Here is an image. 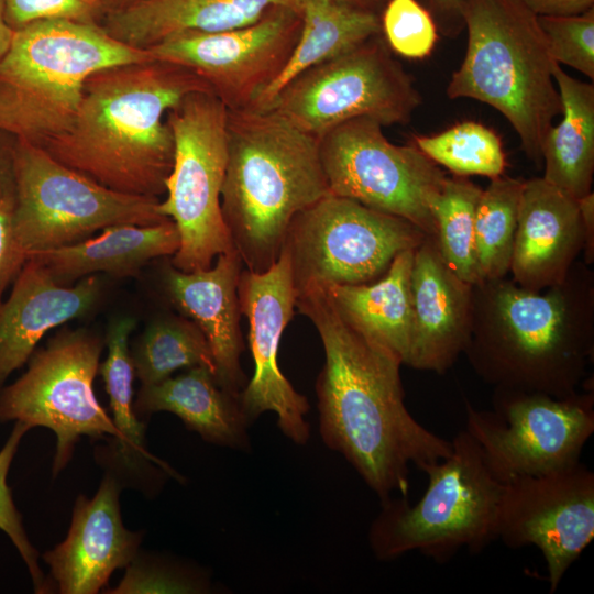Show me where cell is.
<instances>
[{"mask_svg": "<svg viewBox=\"0 0 594 594\" xmlns=\"http://www.w3.org/2000/svg\"><path fill=\"white\" fill-rule=\"evenodd\" d=\"M549 52L558 64L568 65L594 79V8L571 15L538 16Z\"/></svg>", "mask_w": 594, "mask_h": 594, "instance_id": "obj_35", "label": "cell"}, {"mask_svg": "<svg viewBox=\"0 0 594 594\" xmlns=\"http://www.w3.org/2000/svg\"><path fill=\"white\" fill-rule=\"evenodd\" d=\"M452 442L451 453L420 471L427 488L411 505L408 497L382 502L369 542L378 560H394L419 551L446 563L460 550L481 553L497 539V510L503 483L486 466L476 441L464 429Z\"/></svg>", "mask_w": 594, "mask_h": 594, "instance_id": "obj_7", "label": "cell"}, {"mask_svg": "<svg viewBox=\"0 0 594 594\" xmlns=\"http://www.w3.org/2000/svg\"><path fill=\"white\" fill-rule=\"evenodd\" d=\"M277 6L301 12L302 0H140L106 14L101 25L116 40L146 50L176 33L250 25Z\"/></svg>", "mask_w": 594, "mask_h": 594, "instance_id": "obj_24", "label": "cell"}, {"mask_svg": "<svg viewBox=\"0 0 594 594\" xmlns=\"http://www.w3.org/2000/svg\"><path fill=\"white\" fill-rule=\"evenodd\" d=\"M493 388L571 396L594 355V273L576 261L563 282L540 292L505 277L473 285L463 351Z\"/></svg>", "mask_w": 594, "mask_h": 594, "instance_id": "obj_2", "label": "cell"}, {"mask_svg": "<svg viewBox=\"0 0 594 594\" xmlns=\"http://www.w3.org/2000/svg\"><path fill=\"white\" fill-rule=\"evenodd\" d=\"M482 188L468 177H447L430 200L435 241L446 263L463 280L481 283L474 254V219Z\"/></svg>", "mask_w": 594, "mask_h": 594, "instance_id": "obj_32", "label": "cell"}, {"mask_svg": "<svg viewBox=\"0 0 594 594\" xmlns=\"http://www.w3.org/2000/svg\"><path fill=\"white\" fill-rule=\"evenodd\" d=\"M196 91L212 92L175 63L151 59L99 69L85 81L68 129L41 146L105 187L157 197L174 163L165 114Z\"/></svg>", "mask_w": 594, "mask_h": 594, "instance_id": "obj_3", "label": "cell"}, {"mask_svg": "<svg viewBox=\"0 0 594 594\" xmlns=\"http://www.w3.org/2000/svg\"><path fill=\"white\" fill-rule=\"evenodd\" d=\"M138 1L140 0H100L106 14L128 8Z\"/></svg>", "mask_w": 594, "mask_h": 594, "instance_id": "obj_44", "label": "cell"}, {"mask_svg": "<svg viewBox=\"0 0 594 594\" xmlns=\"http://www.w3.org/2000/svg\"><path fill=\"white\" fill-rule=\"evenodd\" d=\"M552 74L562 112L542 143V178L580 199L592 191L594 175V85L571 77L558 63Z\"/></svg>", "mask_w": 594, "mask_h": 594, "instance_id": "obj_28", "label": "cell"}, {"mask_svg": "<svg viewBox=\"0 0 594 594\" xmlns=\"http://www.w3.org/2000/svg\"><path fill=\"white\" fill-rule=\"evenodd\" d=\"M415 250L399 253L378 279L323 289L340 317L407 365L413 339L410 275Z\"/></svg>", "mask_w": 594, "mask_h": 594, "instance_id": "obj_27", "label": "cell"}, {"mask_svg": "<svg viewBox=\"0 0 594 594\" xmlns=\"http://www.w3.org/2000/svg\"><path fill=\"white\" fill-rule=\"evenodd\" d=\"M415 145L455 176L493 179L504 174L507 164L499 136L474 121L458 123L438 134L415 136Z\"/></svg>", "mask_w": 594, "mask_h": 594, "instance_id": "obj_33", "label": "cell"}, {"mask_svg": "<svg viewBox=\"0 0 594 594\" xmlns=\"http://www.w3.org/2000/svg\"><path fill=\"white\" fill-rule=\"evenodd\" d=\"M10 156L14 224L26 256L79 242L109 226H150L168 219L160 213L157 197L105 187L38 144L16 139Z\"/></svg>", "mask_w": 594, "mask_h": 594, "instance_id": "obj_9", "label": "cell"}, {"mask_svg": "<svg viewBox=\"0 0 594 594\" xmlns=\"http://www.w3.org/2000/svg\"><path fill=\"white\" fill-rule=\"evenodd\" d=\"M431 14L437 30L454 38L464 30L462 18L463 0H418Z\"/></svg>", "mask_w": 594, "mask_h": 594, "instance_id": "obj_40", "label": "cell"}, {"mask_svg": "<svg viewBox=\"0 0 594 594\" xmlns=\"http://www.w3.org/2000/svg\"><path fill=\"white\" fill-rule=\"evenodd\" d=\"M179 242L170 219L150 226L121 223L102 229L97 237L30 253L26 260L38 262L56 283L69 286L100 272L117 277L135 275L148 261L174 255Z\"/></svg>", "mask_w": 594, "mask_h": 594, "instance_id": "obj_25", "label": "cell"}, {"mask_svg": "<svg viewBox=\"0 0 594 594\" xmlns=\"http://www.w3.org/2000/svg\"><path fill=\"white\" fill-rule=\"evenodd\" d=\"M296 307L324 350L316 382L322 441L346 459L381 503L393 493L408 497L409 466L420 470L448 457L451 440L413 417L400 361L346 323L323 288L298 294Z\"/></svg>", "mask_w": 594, "mask_h": 594, "instance_id": "obj_1", "label": "cell"}, {"mask_svg": "<svg viewBox=\"0 0 594 594\" xmlns=\"http://www.w3.org/2000/svg\"><path fill=\"white\" fill-rule=\"evenodd\" d=\"M492 409L464 398L465 430L501 483L581 460L594 432V391L557 398L544 393L493 388Z\"/></svg>", "mask_w": 594, "mask_h": 594, "instance_id": "obj_13", "label": "cell"}, {"mask_svg": "<svg viewBox=\"0 0 594 594\" xmlns=\"http://www.w3.org/2000/svg\"><path fill=\"white\" fill-rule=\"evenodd\" d=\"M134 409L141 419L158 411L172 413L207 442L249 448V424L239 396L222 389L206 366L190 367L157 384L141 386Z\"/></svg>", "mask_w": 594, "mask_h": 594, "instance_id": "obj_26", "label": "cell"}, {"mask_svg": "<svg viewBox=\"0 0 594 594\" xmlns=\"http://www.w3.org/2000/svg\"><path fill=\"white\" fill-rule=\"evenodd\" d=\"M350 6H354L362 9H367L377 12L378 6L383 0H334Z\"/></svg>", "mask_w": 594, "mask_h": 594, "instance_id": "obj_45", "label": "cell"}, {"mask_svg": "<svg viewBox=\"0 0 594 594\" xmlns=\"http://www.w3.org/2000/svg\"><path fill=\"white\" fill-rule=\"evenodd\" d=\"M103 345L88 330L63 331L34 351L26 371L0 389V422L21 421L54 432V476L67 466L82 436H118L94 391Z\"/></svg>", "mask_w": 594, "mask_h": 594, "instance_id": "obj_12", "label": "cell"}, {"mask_svg": "<svg viewBox=\"0 0 594 594\" xmlns=\"http://www.w3.org/2000/svg\"><path fill=\"white\" fill-rule=\"evenodd\" d=\"M243 267L239 253L232 249L218 255L209 268L183 272L170 265L164 277L174 306L204 333L213 358L218 385L234 396L245 386L240 364L244 344L238 293Z\"/></svg>", "mask_w": 594, "mask_h": 594, "instance_id": "obj_21", "label": "cell"}, {"mask_svg": "<svg viewBox=\"0 0 594 594\" xmlns=\"http://www.w3.org/2000/svg\"><path fill=\"white\" fill-rule=\"evenodd\" d=\"M131 358L141 386L157 384L180 369L206 366L213 375L216 371L204 333L185 316L153 321L139 338Z\"/></svg>", "mask_w": 594, "mask_h": 594, "instance_id": "obj_30", "label": "cell"}, {"mask_svg": "<svg viewBox=\"0 0 594 594\" xmlns=\"http://www.w3.org/2000/svg\"><path fill=\"white\" fill-rule=\"evenodd\" d=\"M378 34L381 15L376 11L334 0H302L301 29L290 57L252 108L270 109L280 90L299 74Z\"/></svg>", "mask_w": 594, "mask_h": 594, "instance_id": "obj_29", "label": "cell"}, {"mask_svg": "<svg viewBox=\"0 0 594 594\" xmlns=\"http://www.w3.org/2000/svg\"><path fill=\"white\" fill-rule=\"evenodd\" d=\"M381 29L388 47L411 59L427 57L438 38L431 14L418 0H388Z\"/></svg>", "mask_w": 594, "mask_h": 594, "instance_id": "obj_34", "label": "cell"}, {"mask_svg": "<svg viewBox=\"0 0 594 594\" xmlns=\"http://www.w3.org/2000/svg\"><path fill=\"white\" fill-rule=\"evenodd\" d=\"M26 262L14 224V187L0 189V302Z\"/></svg>", "mask_w": 594, "mask_h": 594, "instance_id": "obj_39", "label": "cell"}, {"mask_svg": "<svg viewBox=\"0 0 594 594\" xmlns=\"http://www.w3.org/2000/svg\"><path fill=\"white\" fill-rule=\"evenodd\" d=\"M8 174H12V166H4L0 158V189L13 186V177Z\"/></svg>", "mask_w": 594, "mask_h": 594, "instance_id": "obj_46", "label": "cell"}, {"mask_svg": "<svg viewBox=\"0 0 594 594\" xmlns=\"http://www.w3.org/2000/svg\"><path fill=\"white\" fill-rule=\"evenodd\" d=\"M426 237L406 219L329 194L294 217L283 249L300 294L372 283L399 253L416 250Z\"/></svg>", "mask_w": 594, "mask_h": 594, "instance_id": "obj_10", "label": "cell"}, {"mask_svg": "<svg viewBox=\"0 0 594 594\" xmlns=\"http://www.w3.org/2000/svg\"><path fill=\"white\" fill-rule=\"evenodd\" d=\"M497 539L506 547H537L550 593L594 538V472L580 461L503 483Z\"/></svg>", "mask_w": 594, "mask_h": 594, "instance_id": "obj_16", "label": "cell"}, {"mask_svg": "<svg viewBox=\"0 0 594 594\" xmlns=\"http://www.w3.org/2000/svg\"><path fill=\"white\" fill-rule=\"evenodd\" d=\"M135 320L121 317L108 328V354L99 365L110 400L112 420L118 436L108 447L99 448L96 459L114 476L121 486L134 485L145 492H155L166 475L180 477L164 461L152 455L145 443V421L140 420L133 404L134 367L129 350V337Z\"/></svg>", "mask_w": 594, "mask_h": 594, "instance_id": "obj_23", "label": "cell"}, {"mask_svg": "<svg viewBox=\"0 0 594 594\" xmlns=\"http://www.w3.org/2000/svg\"><path fill=\"white\" fill-rule=\"evenodd\" d=\"M382 127L360 117L320 139L329 194L406 219L435 238L429 205L448 176L416 145L392 143Z\"/></svg>", "mask_w": 594, "mask_h": 594, "instance_id": "obj_14", "label": "cell"}, {"mask_svg": "<svg viewBox=\"0 0 594 594\" xmlns=\"http://www.w3.org/2000/svg\"><path fill=\"white\" fill-rule=\"evenodd\" d=\"M227 118L228 108L209 91L188 95L166 113L174 163L157 209L178 230L172 265L183 272L209 268L218 255L234 249L221 209Z\"/></svg>", "mask_w": 594, "mask_h": 594, "instance_id": "obj_8", "label": "cell"}, {"mask_svg": "<svg viewBox=\"0 0 594 594\" xmlns=\"http://www.w3.org/2000/svg\"><path fill=\"white\" fill-rule=\"evenodd\" d=\"M100 293L96 275L75 285H61L43 265L28 258L9 297L0 302V389L13 372L28 363L44 334L86 315Z\"/></svg>", "mask_w": 594, "mask_h": 594, "instance_id": "obj_22", "label": "cell"}, {"mask_svg": "<svg viewBox=\"0 0 594 594\" xmlns=\"http://www.w3.org/2000/svg\"><path fill=\"white\" fill-rule=\"evenodd\" d=\"M578 199L542 177L524 180L509 272L540 292L564 280L583 250Z\"/></svg>", "mask_w": 594, "mask_h": 594, "instance_id": "obj_20", "label": "cell"}, {"mask_svg": "<svg viewBox=\"0 0 594 594\" xmlns=\"http://www.w3.org/2000/svg\"><path fill=\"white\" fill-rule=\"evenodd\" d=\"M524 179L499 176L482 190L474 219V254L481 282L509 273Z\"/></svg>", "mask_w": 594, "mask_h": 594, "instance_id": "obj_31", "label": "cell"}, {"mask_svg": "<svg viewBox=\"0 0 594 594\" xmlns=\"http://www.w3.org/2000/svg\"><path fill=\"white\" fill-rule=\"evenodd\" d=\"M6 19L15 31L43 20L100 24L106 13L100 0H3Z\"/></svg>", "mask_w": 594, "mask_h": 594, "instance_id": "obj_37", "label": "cell"}, {"mask_svg": "<svg viewBox=\"0 0 594 594\" xmlns=\"http://www.w3.org/2000/svg\"><path fill=\"white\" fill-rule=\"evenodd\" d=\"M31 428L21 421L14 427L0 450V529L10 538L23 559L36 593H48L53 588L47 582L38 564V553L25 532L22 516L14 505L11 488L7 479L23 436Z\"/></svg>", "mask_w": 594, "mask_h": 594, "instance_id": "obj_36", "label": "cell"}, {"mask_svg": "<svg viewBox=\"0 0 594 594\" xmlns=\"http://www.w3.org/2000/svg\"><path fill=\"white\" fill-rule=\"evenodd\" d=\"M537 16L571 15L594 8V0H518Z\"/></svg>", "mask_w": 594, "mask_h": 594, "instance_id": "obj_41", "label": "cell"}, {"mask_svg": "<svg viewBox=\"0 0 594 594\" xmlns=\"http://www.w3.org/2000/svg\"><path fill=\"white\" fill-rule=\"evenodd\" d=\"M579 211L583 227V263L592 265L594 263V193L578 199Z\"/></svg>", "mask_w": 594, "mask_h": 594, "instance_id": "obj_42", "label": "cell"}, {"mask_svg": "<svg viewBox=\"0 0 594 594\" xmlns=\"http://www.w3.org/2000/svg\"><path fill=\"white\" fill-rule=\"evenodd\" d=\"M300 29L301 12L277 6L250 25L176 33L146 50L193 70L229 110L246 109L282 73Z\"/></svg>", "mask_w": 594, "mask_h": 594, "instance_id": "obj_15", "label": "cell"}, {"mask_svg": "<svg viewBox=\"0 0 594 594\" xmlns=\"http://www.w3.org/2000/svg\"><path fill=\"white\" fill-rule=\"evenodd\" d=\"M122 582L109 593H199L206 585L170 565L135 559L127 566Z\"/></svg>", "mask_w": 594, "mask_h": 594, "instance_id": "obj_38", "label": "cell"}, {"mask_svg": "<svg viewBox=\"0 0 594 594\" xmlns=\"http://www.w3.org/2000/svg\"><path fill=\"white\" fill-rule=\"evenodd\" d=\"M464 58L447 86L501 112L526 156L542 166V143L562 105L538 16L518 0H463Z\"/></svg>", "mask_w": 594, "mask_h": 594, "instance_id": "obj_5", "label": "cell"}, {"mask_svg": "<svg viewBox=\"0 0 594 594\" xmlns=\"http://www.w3.org/2000/svg\"><path fill=\"white\" fill-rule=\"evenodd\" d=\"M118 480L106 474L96 495L75 501L66 538L43 554L62 594H96L138 556L143 535L122 521Z\"/></svg>", "mask_w": 594, "mask_h": 594, "instance_id": "obj_18", "label": "cell"}, {"mask_svg": "<svg viewBox=\"0 0 594 594\" xmlns=\"http://www.w3.org/2000/svg\"><path fill=\"white\" fill-rule=\"evenodd\" d=\"M151 59L101 24L43 20L18 29L0 61V130L41 145L68 129L91 74Z\"/></svg>", "mask_w": 594, "mask_h": 594, "instance_id": "obj_6", "label": "cell"}, {"mask_svg": "<svg viewBox=\"0 0 594 594\" xmlns=\"http://www.w3.org/2000/svg\"><path fill=\"white\" fill-rule=\"evenodd\" d=\"M421 103L413 76L378 34L299 74L270 109L320 140L337 125L360 117L382 125L406 124Z\"/></svg>", "mask_w": 594, "mask_h": 594, "instance_id": "obj_11", "label": "cell"}, {"mask_svg": "<svg viewBox=\"0 0 594 594\" xmlns=\"http://www.w3.org/2000/svg\"><path fill=\"white\" fill-rule=\"evenodd\" d=\"M221 209L243 266L266 271L296 215L329 195L320 140L276 111L228 109Z\"/></svg>", "mask_w": 594, "mask_h": 594, "instance_id": "obj_4", "label": "cell"}, {"mask_svg": "<svg viewBox=\"0 0 594 594\" xmlns=\"http://www.w3.org/2000/svg\"><path fill=\"white\" fill-rule=\"evenodd\" d=\"M241 312L249 322V346L254 373L239 394V403L252 424L261 414L273 411L280 431L297 444H305L310 427L305 416L308 399L282 373L278 349L282 334L294 316L298 296L290 258L282 249L266 271L243 267L238 286Z\"/></svg>", "mask_w": 594, "mask_h": 594, "instance_id": "obj_17", "label": "cell"}, {"mask_svg": "<svg viewBox=\"0 0 594 594\" xmlns=\"http://www.w3.org/2000/svg\"><path fill=\"white\" fill-rule=\"evenodd\" d=\"M413 339L407 366L443 374L463 354L472 320L473 285L441 256L432 237L414 252Z\"/></svg>", "mask_w": 594, "mask_h": 594, "instance_id": "obj_19", "label": "cell"}, {"mask_svg": "<svg viewBox=\"0 0 594 594\" xmlns=\"http://www.w3.org/2000/svg\"><path fill=\"white\" fill-rule=\"evenodd\" d=\"M14 33L15 31L7 22L3 0H0V61L9 51Z\"/></svg>", "mask_w": 594, "mask_h": 594, "instance_id": "obj_43", "label": "cell"}]
</instances>
